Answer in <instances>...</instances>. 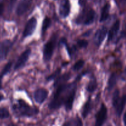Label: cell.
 <instances>
[{
    "label": "cell",
    "instance_id": "6da1fadb",
    "mask_svg": "<svg viewBox=\"0 0 126 126\" xmlns=\"http://www.w3.org/2000/svg\"><path fill=\"white\" fill-rule=\"evenodd\" d=\"M52 99L49 105L50 109L59 108L62 105L66 110H71L73 105L76 91V84H63L56 86Z\"/></svg>",
    "mask_w": 126,
    "mask_h": 126
},
{
    "label": "cell",
    "instance_id": "7a4b0ae2",
    "mask_svg": "<svg viewBox=\"0 0 126 126\" xmlns=\"http://www.w3.org/2000/svg\"><path fill=\"white\" fill-rule=\"evenodd\" d=\"M13 110L19 116L32 117L39 113V109L32 107L22 100H18L17 105L13 106Z\"/></svg>",
    "mask_w": 126,
    "mask_h": 126
},
{
    "label": "cell",
    "instance_id": "3957f363",
    "mask_svg": "<svg viewBox=\"0 0 126 126\" xmlns=\"http://www.w3.org/2000/svg\"><path fill=\"white\" fill-rule=\"evenodd\" d=\"M57 35H53L50 39L44 44L43 49V58L45 61H49L51 59L56 44Z\"/></svg>",
    "mask_w": 126,
    "mask_h": 126
},
{
    "label": "cell",
    "instance_id": "277c9868",
    "mask_svg": "<svg viewBox=\"0 0 126 126\" xmlns=\"http://www.w3.org/2000/svg\"><path fill=\"white\" fill-rule=\"evenodd\" d=\"M95 16V12L93 9H89L86 12H83L82 14L80 15L77 18V22L78 24L83 23V24L87 25L92 24L94 22Z\"/></svg>",
    "mask_w": 126,
    "mask_h": 126
},
{
    "label": "cell",
    "instance_id": "5b68a950",
    "mask_svg": "<svg viewBox=\"0 0 126 126\" xmlns=\"http://www.w3.org/2000/svg\"><path fill=\"white\" fill-rule=\"evenodd\" d=\"M107 108L105 104L102 103L99 111L96 115V121L95 126H102L107 118Z\"/></svg>",
    "mask_w": 126,
    "mask_h": 126
},
{
    "label": "cell",
    "instance_id": "8992f818",
    "mask_svg": "<svg viewBox=\"0 0 126 126\" xmlns=\"http://www.w3.org/2000/svg\"><path fill=\"white\" fill-rule=\"evenodd\" d=\"M12 46V43L9 40H4L0 43V61L6 59Z\"/></svg>",
    "mask_w": 126,
    "mask_h": 126
},
{
    "label": "cell",
    "instance_id": "52a82bcc",
    "mask_svg": "<svg viewBox=\"0 0 126 126\" xmlns=\"http://www.w3.org/2000/svg\"><path fill=\"white\" fill-rule=\"evenodd\" d=\"M37 25V20L35 17H32L27 22L25 29L23 32V37L26 38L28 36L32 35L34 32Z\"/></svg>",
    "mask_w": 126,
    "mask_h": 126
},
{
    "label": "cell",
    "instance_id": "ba28073f",
    "mask_svg": "<svg viewBox=\"0 0 126 126\" xmlns=\"http://www.w3.org/2000/svg\"><path fill=\"white\" fill-rule=\"evenodd\" d=\"M31 54V49H26L25 51H23L22 53L20 56L18 57V59H17V62L16 63V65L14 66L15 70H17V69H20L25 65L27 61L29 59V57Z\"/></svg>",
    "mask_w": 126,
    "mask_h": 126
},
{
    "label": "cell",
    "instance_id": "9c48e42d",
    "mask_svg": "<svg viewBox=\"0 0 126 126\" xmlns=\"http://www.w3.org/2000/svg\"><path fill=\"white\" fill-rule=\"evenodd\" d=\"M107 32H108V30L105 27H103L97 30L94 37V41L96 46H99L102 44L107 36Z\"/></svg>",
    "mask_w": 126,
    "mask_h": 126
},
{
    "label": "cell",
    "instance_id": "30bf717a",
    "mask_svg": "<svg viewBox=\"0 0 126 126\" xmlns=\"http://www.w3.org/2000/svg\"><path fill=\"white\" fill-rule=\"evenodd\" d=\"M32 3V0H21L16 9V13L22 16L28 11Z\"/></svg>",
    "mask_w": 126,
    "mask_h": 126
},
{
    "label": "cell",
    "instance_id": "8fae6325",
    "mask_svg": "<svg viewBox=\"0 0 126 126\" xmlns=\"http://www.w3.org/2000/svg\"><path fill=\"white\" fill-rule=\"evenodd\" d=\"M48 91L44 88H41L35 91L34 93V98L35 101L39 104H42L46 100L48 95Z\"/></svg>",
    "mask_w": 126,
    "mask_h": 126
},
{
    "label": "cell",
    "instance_id": "7c38bea8",
    "mask_svg": "<svg viewBox=\"0 0 126 126\" xmlns=\"http://www.w3.org/2000/svg\"><path fill=\"white\" fill-rule=\"evenodd\" d=\"M70 2L69 0H63L59 7V13L63 18L69 16L70 12Z\"/></svg>",
    "mask_w": 126,
    "mask_h": 126
},
{
    "label": "cell",
    "instance_id": "4fadbf2b",
    "mask_svg": "<svg viewBox=\"0 0 126 126\" xmlns=\"http://www.w3.org/2000/svg\"><path fill=\"white\" fill-rule=\"evenodd\" d=\"M119 28H120V21L119 20H117L113 26L111 28L110 30L109 31L108 36V41H111L114 38V37L117 35L118 32L119 30Z\"/></svg>",
    "mask_w": 126,
    "mask_h": 126
},
{
    "label": "cell",
    "instance_id": "5bb4252c",
    "mask_svg": "<svg viewBox=\"0 0 126 126\" xmlns=\"http://www.w3.org/2000/svg\"><path fill=\"white\" fill-rule=\"evenodd\" d=\"M126 105V95H123L121 98H120L119 101H118L114 108L116 109V112L118 116H120L123 113V110Z\"/></svg>",
    "mask_w": 126,
    "mask_h": 126
},
{
    "label": "cell",
    "instance_id": "9a60e30c",
    "mask_svg": "<svg viewBox=\"0 0 126 126\" xmlns=\"http://www.w3.org/2000/svg\"><path fill=\"white\" fill-rule=\"evenodd\" d=\"M70 77H71V74L70 73H65L62 76L57 77L55 81V83H54V87H56L58 85L65 84L70 79Z\"/></svg>",
    "mask_w": 126,
    "mask_h": 126
},
{
    "label": "cell",
    "instance_id": "2e32d148",
    "mask_svg": "<svg viewBox=\"0 0 126 126\" xmlns=\"http://www.w3.org/2000/svg\"><path fill=\"white\" fill-rule=\"evenodd\" d=\"M110 8V5L108 3H107L103 6L102 9V12H101L100 19V22H104L108 19L109 17Z\"/></svg>",
    "mask_w": 126,
    "mask_h": 126
},
{
    "label": "cell",
    "instance_id": "e0dca14e",
    "mask_svg": "<svg viewBox=\"0 0 126 126\" xmlns=\"http://www.w3.org/2000/svg\"><path fill=\"white\" fill-rule=\"evenodd\" d=\"M92 110V104H91V100H89L83 106V109H82V115L83 116L84 118H86L88 114H89V112H91V111Z\"/></svg>",
    "mask_w": 126,
    "mask_h": 126
},
{
    "label": "cell",
    "instance_id": "ac0fdd59",
    "mask_svg": "<svg viewBox=\"0 0 126 126\" xmlns=\"http://www.w3.org/2000/svg\"><path fill=\"white\" fill-rule=\"evenodd\" d=\"M117 77L115 74H112L111 76L110 77L109 80L108 82V91H110L114 88L116 84Z\"/></svg>",
    "mask_w": 126,
    "mask_h": 126
},
{
    "label": "cell",
    "instance_id": "d6986e66",
    "mask_svg": "<svg viewBox=\"0 0 126 126\" xmlns=\"http://www.w3.org/2000/svg\"><path fill=\"white\" fill-rule=\"evenodd\" d=\"M97 86H98V85H97V82L95 79H91V81L89 82L86 89H87V90L89 92L92 93L96 90V88H97Z\"/></svg>",
    "mask_w": 126,
    "mask_h": 126
},
{
    "label": "cell",
    "instance_id": "ffe728a7",
    "mask_svg": "<svg viewBox=\"0 0 126 126\" xmlns=\"http://www.w3.org/2000/svg\"><path fill=\"white\" fill-rule=\"evenodd\" d=\"M12 62H9L7 64L4 66V69H2V72H1L0 74V89L1 88V80H2V78L4 75H6L7 73H8L11 70V67H12Z\"/></svg>",
    "mask_w": 126,
    "mask_h": 126
},
{
    "label": "cell",
    "instance_id": "44dd1931",
    "mask_svg": "<svg viewBox=\"0 0 126 126\" xmlns=\"http://www.w3.org/2000/svg\"><path fill=\"white\" fill-rule=\"evenodd\" d=\"M50 25H51V20H50V19L47 17H46L44 18V21H43V25H42V33H43V35L45 33V32L49 28Z\"/></svg>",
    "mask_w": 126,
    "mask_h": 126
},
{
    "label": "cell",
    "instance_id": "7402d4cb",
    "mask_svg": "<svg viewBox=\"0 0 126 126\" xmlns=\"http://www.w3.org/2000/svg\"><path fill=\"white\" fill-rule=\"evenodd\" d=\"M84 61L82 59H80L74 64V65L73 66V69L75 71H78V70H80L84 66Z\"/></svg>",
    "mask_w": 126,
    "mask_h": 126
},
{
    "label": "cell",
    "instance_id": "603a6c76",
    "mask_svg": "<svg viewBox=\"0 0 126 126\" xmlns=\"http://www.w3.org/2000/svg\"><path fill=\"white\" fill-rule=\"evenodd\" d=\"M119 98H120V97H119V90L116 89V90L114 91V93H113V100H112V103H113V106H114V107L116 106V105L117 104L118 101H119Z\"/></svg>",
    "mask_w": 126,
    "mask_h": 126
},
{
    "label": "cell",
    "instance_id": "cb8c5ba5",
    "mask_svg": "<svg viewBox=\"0 0 126 126\" xmlns=\"http://www.w3.org/2000/svg\"><path fill=\"white\" fill-rule=\"evenodd\" d=\"M9 112L5 107L0 108V119H6L9 117Z\"/></svg>",
    "mask_w": 126,
    "mask_h": 126
},
{
    "label": "cell",
    "instance_id": "d4e9b609",
    "mask_svg": "<svg viewBox=\"0 0 126 126\" xmlns=\"http://www.w3.org/2000/svg\"><path fill=\"white\" fill-rule=\"evenodd\" d=\"M61 72V69H57L55 72H54L53 74H52L51 75H49V77H47V81H50V80H52L53 79H57L58 77V75H59V74Z\"/></svg>",
    "mask_w": 126,
    "mask_h": 126
},
{
    "label": "cell",
    "instance_id": "484cf974",
    "mask_svg": "<svg viewBox=\"0 0 126 126\" xmlns=\"http://www.w3.org/2000/svg\"><path fill=\"white\" fill-rule=\"evenodd\" d=\"M77 44L79 48H85L88 45V42L86 40H79L77 42Z\"/></svg>",
    "mask_w": 126,
    "mask_h": 126
},
{
    "label": "cell",
    "instance_id": "4316f807",
    "mask_svg": "<svg viewBox=\"0 0 126 126\" xmlns=\"http://www.w3.org/2000/svg\"><path fill=\"white\" fill-rule=\"evenodd\" d=\"M72 126H83V124H82V122L81 121V119L79 117H77L75 120L73 121V122L71 124Z\"/></svg>",
    "mask_w": 126,
    "mask_h": 126
},
{
    "label": "cell",
    "instance_id": "83f0119b",
    "mask_svg": "<svg viewBox=\"0 0 126 126\" xmlns=\"http://www.w3.org/2000/svg\"><path fill=\"white\" fill-rule=\"evenodd\" d=\"M87 1V0H79V3L81 6H84Z\"/></svg>",
    "mask_w": 126,
    "mask_h": 126
},
{
    "label": "cell",
    "instance_id": "f1b7e54d",
    "mask_svg": "<svg viewBox=\"0 0 126 126\" xmlns=\"http://www.w3.org/2000/svg\"><path fill=\"white\" fill-rule=\"evenodd\" d=\"M3 11H4V5L3 4L1 3L0 4V16L2 15V12H3Z\"/></svg>",
    "mask_w": 126,
    "mask_h": 126
},
{
    "label": "cell",
    "instance_id": "f546056e",
    "mask_svg": "<svg viewBox=\"0 0 126 126\" xmlns=\"http://www.w3.org/2000/svg\"><path fill=\"white\" fill-rule=\"evenodd\" d=\"M123 120H124V125H125V126H126V113L124 114V117H123Z\"/></svg>",
    "mask_w": 126,
    "mask_h": 126
},
{
    "label": "cell",
    "instance_id": "4dcf8cb0",
    "mask_svg": "<svg viewBox=\"0 0 126 126\" xmlns=\"http://www.w3.org/2000/svg\"><path fill=\"white\" fill-rule=\"evenodd\" d=\"M3 98H4L3 95H2V94H0V101H1V100H3Z\"/></svg>",
    "mask_w": 126,
    "mask_h": 126
},
{
    "label": "cell",
    "instance_id": "1f68e13d",
    "mask_svg": "<svg viewBox=\"0 0 126 126\" xmlns=\"http://www.w3.org/2000/svg\"><path fill=\"white\" fill-rule=\"evenodd\" d=\"M16 1V0H11V2H14V1Z\"/></svg>",
    "mask_w": 126,
    "mask_h": 126
},
{
    "label": "cell",
    "instance_id": "d6a6232c",
    "mask_svg": "<svg viewBox=\"0 0 126 126\" xmlns=\"http://www.w3.org/2000/svg\"><path fill=\"white\" fill-rule=\"evenodd\" d=\"M15 126L14 124H12V125H11V126Z\"/></svg>",
    "mask_w": 126,
    "mask_h": 126
},
{
    "label": "cell",
    "instance_id": "836d02e7",
    "mask_svg": "<svg viewBox=\"0 0 126 126\" xmlns=\"http://www.w3.org/2000/svg\"><path fill=\"white\" fill-rule=\"evenodd\" d=\"M123 1H124V2H126V0H123Z\"/></svg>",
    "mask_w": 126,
    "mask_h": 126
}]
</instances>
